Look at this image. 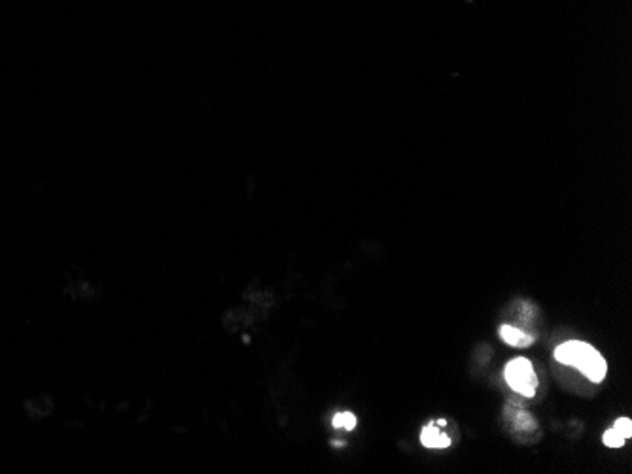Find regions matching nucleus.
Listing matches in <instances>:
<instances>
[{
    "label": "nucleus",
    "instance_id": "obj_1",
    "mask_svg": "<svg viewBox=\"0 0 632 474\" xmlns=\"http://www.w3.org/2000/svg\"><path fill=\"white\" fill-rule=\"evenodd\" d=\"M555 359L568 367L579 368L587 380L599 384L608 374V365L597 348L581 341H568L555 350Z\"/></svg>",
    "mask_w": 632,
    "mask_h": 474
},
{
    "label": "nucleus",
    "instance_id": "obj_2",
    "mask_svg": "<svg viewBox=\"0 0 632 474\" xmlns=\"http://www.w3.org/2000/svg\"><path fill=\"white\" fill-rule=\"evenodd\" d=\"M505 382L509 384L513 391H517L523 397H534L538 389V376L534 370V365L526 357H517L505 365L504 370Z\"/></svg>",
    "mask_w": 632,
    "mask_h": 474
},
{
    "label": "nucleus",
    "instance_id": "obj_3",
    "mask_svg": "<svg viewBox=\"0 0 632 474\" xmlns=\"http://www.w3.org/2000/svg\"><path fill=\"white\" fill-rule=\"evenodd\" d=\"M500 336L505 344L515 348H528L536 342V336L530 333H525L523 329L513 327V325H502L500 329Z\"/></svg>",
    "mask_w": 632,
    "mask_h": 474
},
{
    "label": "nucleus",
    "instance_id": "obj_4",
    "mask_svg": "<svg viewBox=\"0 0 632 474\" xmlns=\"http://www.w3.org/2000/svg\"><path fill=\"white\" fill-rule=\"evenodd\" d=\"M420 442L426 448H447L451 446V439L449 434H445L443 431H439V427L436 425H426L420 433Z\"/></svg>",
    "mask_w": 632,
    "mask_h": 474
},
{
    "label": "nucleus",
    "instance_id": "obj_5",
    "mask_svg": "<svg viewBox=\"0 0 632 474\" xmlns=\"http://www.w3.org/2000/svg\"><path fill=\"white\" fill-rule=\"evenodd\" d=\"M358 425L356 416L349 412V410H343V412H335L333 418H331V427L335 429V431H354Z\"/></svg>",
    "mask_w": 632,
    "mask_h": 474
},
{
    "label": "nucleus",
    "instance_id": "obj_6",
    "mask_svg": "<svg viewBox=\"0 0 632 474\" xmlns=\"http://www.w3.org/2000/svg\"><path fill=\"white\" fill-rule=\"evenodd\" d=\"M602 441H604V444L606 446H610V448H621L623 446V444H625V436H623V434L619 433L617 429H610V431H606L604 433V436H602Z\"/></svg>",
    "mask_w": 632,
    "mask_h": 474
},
{
    "label": "nucleus",
    "instance_id": "obj_7",
    "mask_svg": "<svg viewBox=\"0 0 632 474\" xmlns=\"http://www.w3.org/2000/svg\"><path fill=\"white\" fill-rule=\"evenodd\" d=\"M613 429H617L619 433L623 434L625 439H631L632 436V421L629 420V418H619V420L615 421Z\"/></svg>",
    "mask_w": 632,
    "mask_h": 474
}]
</instances>
